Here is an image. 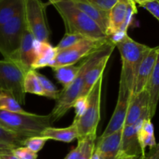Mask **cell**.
Listing matches in <instances>:
<instances>
[{"mask_svg": "<svg viewBox=\"0 0 159 159\" xmlns=\"http://www.w3.org/2000/svg\"><path fill=\"white\" fill-rule=\"evenodd\" d=\"M12 155H15L20 159H37V154L35 152H32L30 150L27 148L24 147V146H21V147L16 148L13 149L11 151Z\"/></svg>", "mask_w": 159, "mask_h": 159, "instance_id": "cell-32", "label": "cell"}, {"mask_svg": "<svg viewBox=\"0 0 159 159\" xmlns=\"http://www.w3.org/2000/svg\"><path fill=\"white\" fill-rule=\"evenodd\" d=\"M147 118H149L148 96L144 89L130 97L124 126H133Z\"/></svg>", "mask_w": 159, "mask_h": 159, "instance_id": "cell-13", "label": "cell"}, {"mask_svg": "<svg viewBox=\"0 0 159 159\" xmlns=\"http://www.w3.org/2000/svg\"><path fill=\"white\" fill-rule=\"evenodd\" d=\"M102 80L103 75L98 79L86 96L87 103L84 113L77 120H73L77 127L78 141L83 139L90 134L97 132V127L100 120Z\"/></svg>", "mask_w": 159, "mask_h": 159, "instance_id": "cell-5", "label": "cell"}, {"mask_svg": "<svg viewBox=\"0 0 159 159\" xmlns=\"http://www.w3.org/2000/svg\"><path fill=\"white\" fill-rule=\"evenodd\" d=\"M131 95V92L127 87L120 83L117 102L114 112L112 115L111 119L109 121L108 125L100 137L107 136L123 129Z\"/></svg>", "mask_w": 159, "mask_h": 159, "instance_id": "cell-10", "label": "cell"}, {"mask_svg": "<svg viewBox=\"0 0 159 159\" xmlns=\"http://www.w3.org/2000/svg\"><path fill=\"white\" fill-rule=\"evenodd\" d=\"M142 8L148 11L153 17L159 20V1L158 0H151L140 5Z\"/></svg>", "mask_w": 159, "mask_h": 159, "instance_id": "cell-33", "label": "cell"}, {"mask_svg": "<svg viewBox=\"0 0 159 159\" xmlns=\"http://www.w3.org/2000/svg\"><path fill=\"white\" fill-rule=\"evenodd\" d=\"M105 11H110L113 5L119 0H85Z\"/></svg>", "mask_w": 159, "mask_h": 159, "instance_id": "cell-35", "label": "cell"}, {"mask_svg": "<svg viewBox=\"0 0 159 159\" xmlns=\"http://www.w3.org/2000/svg\"><path fill=\"white\" fill-rule=\"evenodd\" d=\"M111 54H107L101 57L96 63H95L87 71L84 79L82 90L79 97H86L93 85H95L98 79L103 75V71L107 67L108 61Z\"/></svg>", "mask_w": 159, "mask_h": 159, "instance_id": "cell-18", "label": "cell"}, {"mask_svg": "<svg viewBox=\"0 0 159 159\" xmlns=\"http://www.w3.org/2000/svg\"><path fill=\"white\" fill-rule=\"evenodd\" d=\"M141 121L133 126L123 127L120 141L121 158L126 156L144 155L145 154L141 148L138 136V127Z\"/></svg>", "mask_w": 159, "mask_h": 159, "instance_id": "cell-15", "label": "cell"}, {"mask_svg": "<svg viewBox=\"0 0 159 159\" xmlns=\"http://www.w3.org/2000/svg\"><path fill=\"white\" fill-rule=\"evenodd\" d=\"M86 97H79L77 100L75 102L73 107L75 108V116L74 118V120H77L79 117L82 115L84 113L86 107Z\"/></svg>", "mask_w": 159, "mask_h": 159, "instance_id": "cell-34", "label": "cell"}, {"mask_svg": "<svg viewBox=\"0 0 159 159\" xmlns=\"http://www.w3.org/2000/svg\"><path fill=\"white\" fill-rule=\"evenodd\" d=\"M122 129L96 139L95 152L99 159H121L120 141Z\"/></svg>", "mask_w": 159, "mask_h": 159, "instance_id": "cell-14", "label": "cell"}, {"mask_svg": "<svg viewBox=\"0 0 159 159\" xmlns=\"http://www.w3.org/2000/svg\"><path fill=\"white\" fill-rule=\"evenodd\" d=\"M144 159H159V145L158 144L152 148H149L148 152H145Z\"/></svg>", "mask_w": 159, "mask_h": 159, "instance_id": "cell-36", "label": "cell"}, {"mask_svg": "<svg viewBox=\"0 0 159 159\" xmlns=\"http://www.w3.org/2000/svg\"><path fill=\"white\" fill-rule=\"evenodd\" d=\"M138 136L141 147L144 152H146V148H150L157 144L154 132V126L152 119L147 118L143 120L140 124L138 130Z\"/></svg>", "mask_w": 159, "mask_h": 159, "instance_id": "cell-22", "label": "cell"}, {"mask_svg": "<svg viewBox=\"0 0 159 159\" xmlns=\"http://www.w3.org/2000/svg\"><path fill=\"white\" fill-rule=\"evenodd\" d=\"M132 2H134L135 3V4H138L140 6V5L143 4V3L146 2H148V1H151V0H131Z\"/></svg>", "mask_w": 159, "mask_h": 159, "instance_id": "cell-40", "label": "cell"}, {"mask_svg": "<svg viewBox=\"0 0 159 159\" xmlns=\"http://www.w3.org/2000/svg\"><path fill=\"white\" fill-rule=\"evenodd\" d=\"M2 93V91H1V90H0V93Z\"/></svg>", "mask_w": 159, "mask_h": 159, "instance_id": "cell-42", "label": "cell"}, {"mask_svg": "<svg viewBox=\"0 0 159 159\" xmlns=\"http://www.w3.org/2000/svg\"><path fill=\"white\" fill-rule=\"evenodd\" d=\"M144 89L148 96V116L150 119H152L156 113L159 97V60L155 64Z\"/></svg>", "mask_w": 159, "mask_h": 159, "instance_id": "cell-19", "label": "cell"}, {"mask_svg": "<svg viewBox=\"0 0 159 159\" xmlns=\"http://www.w3.org/2000/svg\"><path fill=\"white\" fill-rule=\"evenodd\" d=\"M57 51L50 42H38L37 55L33 65V70L46 68L55 57Z\"/></svg>", "mask_w": 159, "mask_h": 159, "instance_id": "cell-21", "label": "cell"}, {"mask_svg": "<svg viewBox=\"0 0 159 159\" xmlns=\"http://www.w3.org/2000/svg\"><path fill=\"white\" fill-rule=\"evenodd\" d=\"M80 144H79V143H78L77 146L74 149H72L64 159H78L79 157V155H80Z\"/></svg>", "mask_w": 159, "mask_h": 159, "instance_id": "cell-37", "label": "cell"}, {"mask_svg": "<svg viewBox=\"0 0 159 159\" xmlns=\"http://www.w3.org/2000/svg\"><path fill=\"white\" fill-rule=\"evenodd\" d=\"M26 29L23 8L15 16L0 26V54L3 59L10 60L16 53Z\"/></svg>", "mask_w": 159, "mask_h": 159, "instance_id": "cell-7", "label": "cell"}, {"mask_svg": "<svg viewBox=\"0 0 159 159\" xmlns=\"http://www.w3.org/2000/svg\"><path fill=\"white\" fill-rule=\"evenodd\" d=\"M37 44L38 42L26 29L22 37L20 48L10 60L16 62L25 73H27L33 70V65L37 55Z\"/></svg>", "mask_w": 159, "mask_h": 159, "instance_id": "cell-11", "label": "cell"}, {"mask_svg": "<svg viewBox=\"0 0 159 159\" xmlns=\"http://www.w3.org/2000/svg\"><path fill=\"white\" fill-rule=\"evenodd\" d=\"M25 71L12 60H0V90L12 95L20 105L26 102V93L23 89Z\"/></svg>", "mask_w": 159, "mask_h": 159, "instance_id": "cell-8", "label": "cell"}, {"mask_svg": "<svg viewBox=\"0 0 159 159\" xmlns=\"http://www.w3.org/2000/svg\"><path fill=\"white\" fill-rule=\"evenodd\" d=\"M113 43L115 48H117L122 61L120 83L127 87L132 93L138 68L150 47L133 40L128 34H124Z\"/></svg>", "mask_w": 159, "mask_h": 159, "instance_id": "cell-3", "label": "cell"}, {"mask_svg": "<svg viewBox=\"0 0 159 159\" xmlns=\"http://www.w3.org/2000/svg\"><path fill=\"white\" fill-rule=\"evenodd\" d=\"M94 150H95V149H94ZM90 159H99V156H98V155H97V153H96L95 151H94V152H93V155H92V156H91V158H90Z\"/></svg>", "mask_w": 159, "mask_h": 159, "instance_id": "cell-41", "label": "cell"}, {"mask_svg": "<svg viewBox=\"0 0 159 159\" xmlns=\"http://www.w3.org/2000/svg\"><path fill=\"white\" fill-rule=\"evenodd\" d=\"M115 45L109 40L102 48L84 58L81 62L80 70L75 79L68 87L63 88V89L60 91L58 97L56 99L55 106L50 113L53 123L63 117L69 111L70 109L72 108L75 101L79 98L87 71L101 57L107 54H112Z\"/></svg>", "mask_w": 159, "mask_h": 159, "instance_id": "cell-1", "label": "cell"}, {"mask_svg": "<svg viewBox=\"0 0 159 159\" xmlns=\"http://www.w3.org/2000/svg\"><path fill=\"white\" fill-rule=\"evenodd\" d=\"M24 92L30 94L43 96V92L37 75V71L30 70L25 75L23 80Z\"/></svg>", "mask_w": 159, "mask_h": 159, "instance_id": "cell-26", "label": "cell"}, {"mask_svg": "<svg viewBox=\"0 0 159 159\" xmlns=\"http://www.w3.org/2000/svg\"><path fill=\"white\" fill-rule=\"evenodd\" d=\"M159 60V48H150L144 55L135 79L132 95L138 94L145 89L148 79H150L156 62Z\"/></svg>", "mask_w": 159, "mask_h": 159, "instance_id": "cell-12", "label": "cell"}, {"mask_svg": "<svg viewBox=\"0 0 159 159\" xmlns=\"http://www.w3.org/2000/svg\"><path fill=\"white\" fill-rule=\"evenodd\" d=\"M82 39H84V37H81V36L79 35H76V34H65V36L63 37V38L60 40V42H59V43L57 44V46L55 47L56 51L69 48V47L75 44L76 43L80 41V40H82Z\"/></svg>", "mask_w": 159, "mask_h": 159, "instance_id": "cell-31", "label": "cell"}, {"mask_svg": "<svg viewBox=\"0 0 159 159\" xmlns=\"http://www.w3.org/2000/svg\"><path fill=\"white\" fill-rule=\"evenodd\" d=\"M24 0H0V26L23 9Z\"/></svg>", "mask_w": 159, "mask_h": 159, "instance_id": "cell-24", "label": "cell"}, {"mask_svg": "<svg viewBox=\"0 0 159 159\" xmlns=\"http://www.w3.org/2000/svg\"><path fill=\"white\" fill-rule=\"evenodd\" d=\"M109 40H96L86 38L82 39L69 48L57 51L55 57L48 67L53 68L65 65H75L102 48Z\"/></svg>", "mask_w": 159, "mask_h": 159, "instance_id": "cell-9", "label": "cell"}, {"mask_svg": "<svg viewBox=\"0 0 159 159\" xmlns=\"http://www.w3.org/2000/svg\"><path fill=\"white\" fill-rule=\"evenodd\" d=\"M80 68L81 63L79 65H71L56 67L53 68L52 70L57 82L61 84L64 88H66L75 79Z\"/></svg>", "mask_w": 159, "mask_h": 159, "instance_id": "cell-25", "label": "cell"}, {"mask_svg": "<svg viewBox=\"0 0 159 159\" xmlns=\"http://www.w3.org/2000/svg\"><path fill=\"white\" fill-rule=\"evenodd\" d=\"M53 124L51 114L12 113L0 110V126L26 138L40 136L41 132Z\"/></svg>", "mask_w": 159, "mask_h": 159, "instance_id": "cell-4", "label": "cell"}, {"mask_svg": "<svg viewBox=\"0 0 159 159\" xmlns=\"http://www.w3.org/2000/svg\"><path fill=\"white\" fill-rule=\"evenodd\" d=\"M48 141V140L47 138L41 136L30 137L25 139L23 146L37 154V152H39L43 148Z\"/></svg>", "mask_w": 159, "mask_h": 159, "instance_id": "cell-30", "label": "cell"}, {"mask_svg": "<svg viewBox=\"0 0 159 159\" xmlns=\"http://www.w3.org/2000/svg\"><path fill=\"white\" fill-rule=\"evenodd\" d=\"M96 139L97 132H94L87 135L83 139L78 141V143H79L81 147L80 155L78 159H90L94 152Z\"/></svg>", "mask_w": 159, "mask_h": 159, "instance_id": "cell-27", "label": "cell"}, {"mask_svg": "<svg viewBox=\"0 0 159 159\" xmlns=\"http://www.w3.org/2000/svg\"><path fill=\"white\" fill-rule=\"evenodd\" d=\"M0 110L12 113H26L20 105V102L7 93L2 92L0 93Z\"/></svg>", "mask_w": 159, "mask_h": 159, "instance_id": "cell-28", "label": "cell"}, {"mask_svg": "<svg viewBox=\"0 0 159 159\" xmlns=\"http://www.w3.org/2000/svg\"><path fill=\"white\" fill-rule=\"evenodd\" d=\"M23 135L16 134L0 126V151H12L23 146L25 139Z\"/></svg>", "mask_w": 159, "mask_h": 159, "instance_id": "cell-23", "label": "cell"}, {"mask_svg": "<svg viewBox=\"0 0 159 159\" xmlns=\"http://www.w3.org/2000/svg\"><path fill=\"white\" fill-rule=\"evenodd\" d=\"M131 0H119L109 11L108 28L107 36L108 38L116 35L120 31L128 12Z\"/></svg>", "mask_w": 159, "mask_h": 159, "instance_id": "cell-16", "label": "cell"}, {"mask_svg": "<svg viewBox=\"0 0 159 159\" xmlns=\"http://www.w3.org/2000/svg\"><path fill=\"white\" fill-rule=\"evenodd\" d=\"M0 159H20L12 155L11 151H0Z\"/></svg>", "mask_w": 159, "mask_h": 159, "instance_id": "cell-38", "label": "cell"}, {"mask_svg": "<svg viewBox=\"0 0 159 159\" xmlns=\"http://www.w3.org/2000/svg\"><path fill=\"white\" fill-rule=\"evenodd\" d=\"M121 159H144V155H136V156H126Z\"/></svg>", "mask_w": 159, "mask_h": 159, "instance_id": "cell-39", "label": "cell"}, {"mask_svg": "<svg viewBox=\"0 0 159 159\" xmlns=\"http://www.w3.org/2000/svg\"><path fill=\"white\" fill-rule=\"evenodd\" d=\"M81 11L96 22L107 35L108 28L109 11H105L85 0H70Z\"/></svg>", "mask_w": 159, "mask_h": 159, "instance_id": "cell-17", "label": "cell"}, {"mask_svg": "<svg viewBox=\"0 0 159 159\" xmlns=\"http://www.w3.org/2000/svg\"><path fill=\"white\" fill-rule=\"evenodd\" d=\"M64 22L65 34H76L90 40H107L108 37L86 14L76 7L70 0H49Z\"/></svg>", "mask_w": 159, "mask_h": 159, "instance_id": "cell-2", "label": "cell"}, {"mask_svg": "<svg viewBox=\"0 0 159 159\" xmlns=\"http://www.w3.org/2000/svg\"><path fill=\"white\" fill-rule=\"evenodd\" d=\"M40 136L48 140L61 141L64 143H71L78 138V130L76 124L74 122L70 126L62 128L49 127L43 130Z\"/></svg>", "mask_w": 159, "mask_h": 159, "instance_id": "cell-20", "label": "cell"}, {"mask_svg": "<svg viewBox=\"0 0 159 159\" xmlns=\"http://www.w3.org/2000/svg\"><path fill=\"white\" fill-rule=\"evenodd\" d=\"M47 6L48 4L42 0H24L26 29L37 42H50L51 30L47 17Z\"/></svg>", "mask_w": 159, "mask_h": 159, "instance_id": "cell-6", "label": "cell"}, {"mask_svg": "<svg viewBox=\"0 0 159 159\" xmlns=\"http://www.w3.org/2000/svg\"><path fill=\"white\" fill-rule=\"evenodd\" d=\"M37 75L40 83V85L42 87V89H43V96H46V97L50 98L51 99L56 100L58 97L60 91L57 89L55 85L49 79H48L46 76L37 72Z\"/></svg>", "mask_w": 159, "mask_h": 159, "instance_id": "cell-29", "label": "cell"}]
</instances>
